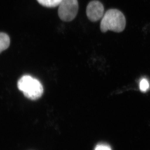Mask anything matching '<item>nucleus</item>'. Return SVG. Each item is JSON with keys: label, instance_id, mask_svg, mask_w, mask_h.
<instances>
[{"label": "nucleus", "instance_id": "1", "mask_svg": "<svg viewBox=\"0 0 150 150\" xmlns=\"http://www.w3.org/2000/svg\"><path fill=\"white\" fill-rule=\"evenodd\" d=\"M126 19L123 14L117 9H110L104 13L100 24L101 32L121 33L125 29Z\"/></svg>", "mask_w": 150, "mask_h": 150}, {"label": "nucleus", "instance_id": "2", "mask_svg": "<svg viewBox=\"0 0 150 150\" xmlns=\"http://www.w3.org/2000/svg\"><path fill=\"white\" fill-rule=\"evenodd\" d=\"M17 86L25 97L32 100L39 99L43 94L42 84L30 75H24L21 78L18 82Z\"/></svg>", "mask_w": 150, "mask_h": 150}, {"label": "nucleus", "instance_id": "3", "mask_svg": "<svg viewBox=\"0 0 150 150\" xmlns=\"http://www.w3.org/2000/svg\"><path fill=\"white\" fill-rule=\"evenodd\" d=\"M59 6L58 15L63 21H72L77 15L79 10L78 0H62Z\"/></svg>", "mask_w": 150, "mask_h": 150}, {"label": "nucleus", "instance_id": "4", "mask_svg": "<svg viewBox=\"0 0 150 150\" xmlns=\"http://www.w3.org/2000/svg\"><path fill=\"white\" fill-rule=\"evenodd\" d=\"M104 12L103 5L97 0L91 1L87 6V16L92 22L97 21L102 19L104 14Z\"/></svg>", "mask_w": 150, "mask_h": 150}, {"label": "nucleus", "instance_id": "5", "mask_svg": "<svg viewBox=\"0 0 150 150\" xmlns=\"http://www.w3.org/2000/svg\"><path fill=\"white\" fill-rule=\"evenodd\" d=\"M10 39L7 34L0 33V54L7 49L10 46Z\"/></svg>", "mask_w": 150, "mask_h": 150}, {"label": "nucleus", "instance_id": "6", "mask_svg": "<svg viewBox=\"0 0 150 150\" xmlns=\"http://www.w3.org/2000/svg\"><path fill=\"white\" fill-rule=\"evenodd\" d=\"M62 0H37L38 3L43 6L48 8L56 7L59 6Z\"/></svg>", "mask_w": 150, "mask_h": 150}, {"label": "nucleus", "instance_id": "7", "mask_svg": "<svg viewBox=\"0 0 150 150\" xmlns=\"http://www.w3.org/2000/svg\"><path fill=\"white\" fill-rule=\"evenodd\" d=\"M149 83L146 79H143L140 83V89L141 91L145 92L149 88Z\"/></svg>", "mask_w": 150, "mask_h": 150}, {"label": "nucleus", "instance_id": "8", "mask_svg": "<svg viewBox=\"0 0 150 150\" xmlns=\"http://www.w3.org/2000/svg\"><path fill=\"white\" fill-rule=\"evenodd\" d=\"M94 150H112L109 145L105 144H100L96 145Z\"/></svg>", "mask_w": 150, "mask_h": 150}]
</instances>
